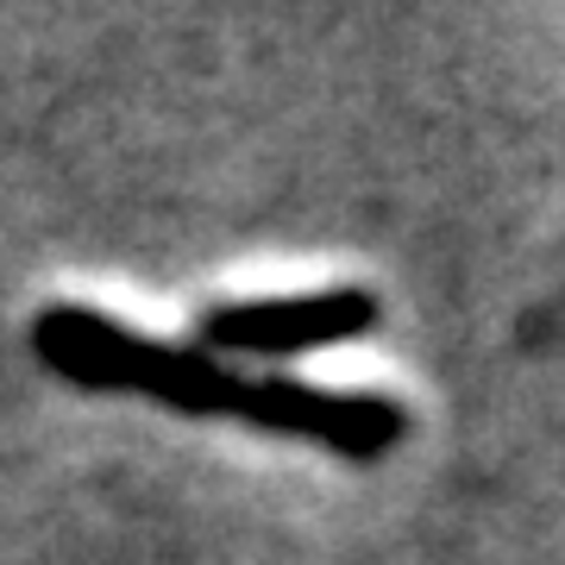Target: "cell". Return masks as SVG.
<instances>
[{
  "mask_svg": "<svg viewBox=\"0 0 565 565\" xmlns=\"http://www.w3.org/2000/svg\"><path fill=\"white\" fill-rule=\"evenodd\" d=\"M377 321V296L371 289H321V296H282V302H226L202 315V352H239V359H282V352H308V345L352 340Z\"/></svg>",
  "mask_w": 565,
  "mask_h": 565,
  "instance_id": "obj_2",
  "label": "cell"
},
{
  "mask_svg": "<svg viewBox=\"0 0 565 565\" xmlns=\"http://www.w3.org/2000/svg\"><path fill=\"white\" fill-rule=\"evenodd\" d=\"M39 359L82 390H139L182 415H226L270 434H308L345 459H384L403 440V408L359 390H315L296 377H239L202 352V345H163L132 327L88 315V308H44L32 321Z\"/></svg>",
  "mask_w": 565,
  "mask_h": 565,
  "instance_id": "obj_1",
  "label": "cell"
}]
</instances>
